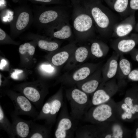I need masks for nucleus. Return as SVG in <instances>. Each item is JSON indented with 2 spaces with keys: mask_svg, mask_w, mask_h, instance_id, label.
<instances>
[{
  "mask_svg": "<svg viewBox=\"0 0 138 138\" xmlns=\"http://www.w3.org/2000/svg\"><path fill=\"white\" fill-rule=\"evenodd\" d=\"M85 4V7L90 14L96 29L102 37L112 36L114 27L118 19L113 12L97 0H91Z\"/></svg>",
  "mask_w": 138,
  "mask_h": 138,
  "instance_id": "1",
  "label": "nucleus"
},
{
  "mask_svg": "<svg viewBox=\"0 0 138 138\" xmlns=\"http://www.w3.org/2000/svg\"><path fill=\"white\" fill-rule=\"evenodd\" d=\"M32 11L33 24L38 29L44 30L69 18L68 11L61 7L38 6Z\"/></svg>",
  "mask_w": 138,
  "mask_h": 138,
  "instance_id": "2",
  "label": "nucleus"
},
{
  "mask_svg": "<svg viewBox=\"0 0 138 138\" xmlns=\"http://www.w3.org/2000/svg\"><path fill=\"white\" fill-rule=\"evenodd\" d=\"M73 32L79 38L93 36L96 29L93 19L85 7L75 6L72 15Z\"/></svg>",
  "mask_w": 138,
  "mask_h": 138,
  "instance_id": "3",
  "label": "nucleus"
},
{
  "mask_svg": "<svg viewBox=\"0 0 138 138\" xmlns=\"http://www.w3.org/2000/svg\"><path fill=\"white\" fill-rule=\"evenodd\" d=\"M33 11L29 7L21 6L17 8L10 24L11 34L16 36L23 32L33 23Z\"/></svg>",
  "mask_w": 138,
  "mask_h": 138,
  "instance_id": "4",
  "label": "nucleus"
},
{
  "mask_svg": "<svg viewBox=\"0 0 138 138\" xmlns=\"http://www.w3.org/2000/svg\"><path fill=\"white\" fill-rule=\"evenodd\" d=\"M62 99L57 96L50 98L43 105L35 120H44L46 124L52 125L55 122L56 115L62 107Z\"/></svg>",
  "mask_w": 138,
  "mask_h": 138,
  "instance_id": "5",
  "label": "nucleus"
},
{
  "mask_svg": "<svg viewBox=\"0 0 138 138\" xmlns=\"http://www.w3.org/2000/svg\"><path fill=\"white\" fill-rule=\"evenodd\" d=\"M101 88L94 93L91 102L95 106L108 102L111 97L115 94L118 89V86L114 77L104 83H102Z\"/></svg>",
  "mask_w": 138,
  "mask_h": 138,
  "instance_id": "6",
  "label": "nucleus"
},
{
  "mask_svg": "<svg viewBox=\"0 0 138 138\" xmlns=\"http://www.w3.org/2000/svg\"><path fill=\"white\" fill-rule=\"evenodd\" d=\"M67 98L71 105L72 113L74 117H81L84 114L88 101L87 94L79 89H74L72 91L70 97Z\"/></svg>",
  "mask_w": 138,
  "mask_h": 138,
  "instance_id": "7",
  "label": "nucleus"
},
{
  "mask_svg": "<svg viewBox=\"0 0 138 138\" xmlns=\"http://www.w3.org/2000/svg\"><path fill=\"white\" fill-rule=\"evenodd\" d=\"M15 107L14 114L25 115L36 118L38 114L31 102L24 95L9 96Z\"/></svg>",
  "mask_w": 138,
  "mask_h": 138,
  "instance_id": "8",
  "label": "nucleus"
},
{
  "mask_svg": "<svg viewBox=\"0 0 138 138\" xmlns=\"http://www.w3.org/2000/svg\"><path fill=\"white\" fill-rule=\"evenodd\" d=\"M138 43V34H133L117 38L111 44V47L114 51L120 54L129 53Z\"/></svg>",
  "mask_w": 138,
  "mask_h": 138,
  "instance_id": "9",
  "label": "nucleus"
},
{
  "mask_svg": "<svg viewBox=\"0 0 138 138\" xmlns=\"http://www.w3.org/2000/svg\"><path fill=\"white\" fill-rule=\"evenodd\" d=\"M45 32L54 37L61 39L69 38L72 34V28L70 24L69 18L44 30Z\"/></svg>",
  "mask_w": 138,
  "mask_h": 138,
  "instance_id": "10",
  "label": "nucleus"
},
{
  "mask_svg": "<svg viewBox=\"0 0 138 138\" xmlns=\"http://www.w3.org/2000/svg\"><path fill=\"white\" fill-rule=\"evenodd\" d=\"M134 13H132L114 26L112 37L118 38L125 37L130 33L135 26Z\"/></svg>",
  "mask_w": 138,
  "mask_h": 138,
  "instance_id": "11",
  "label": "nucleus"
},
{
  "mask_svg": "<svg viewBox=\"0 0 138 138\" xmlns=\"http://www.w3.org/2000/svg\"><path fill=\"white\" fill-rule=\"evenodd\" d=\"M120 55L119 54L114 51L107 60L102 69V83L106 82L116 76Z\"/></svg>",
  "mask_w": 138,
  "mask_h": 138,
  "instance_id": "12",
  "label": "nucleus"
},
{
  "mask_svg": "<svg viewBox=\"0 0 138 138\" xmlns=\"http://www.w3.org/2000/svg\"><path fill=\"white\" fill-rule=\"evenodd\" d=\"M90 113L92 119L97 122L107 120L112 116L113 110L111 106L106 103L96 106Z\"/></svg>",
  "mask_w": 138,
  "mask_h": 138,
  "instance_id": "13",
  "label": "nucleus"
},
{
  "mask_svg": "<svg viewBox=\"0 0 138 138\" xmlns=\"http://www.w3.org/2000/svg\"><path fill=\"white\" fill-rule=\"evenodd\" d=\"M12 117L13 137L15 135L22 138L29 137L32 122L23 120L14 114Z\"/></svg>",
  "mask_w": 138,
  "mask_h": 138,
  "instance_id": "14",
  "label": "nucleus"
},
{
  "mask_svg": "<svg viewBox=\"0 0 138 138\" xmlns=\"http://www.w3.org/2000/svg\"><path fill=\"white\" fill-rule=\"evenodd\" d=\"M73 124L72 120L69 117H64L60 119L54 133L56 138H65L68 136L72 131Z\"/></svg>",
  "mask_w": 138,
  "mask_h": 138,
  "instance_id": "15",
  "label": "nucleus"
},
{
  "mask_svg": "<svg viewBox=\"0 0 138 138\" xmlns=\"http://www.w3.org/2000/svg\"><path fill=\"white\" fill-rule=\"evenodd\" d=\"M118 68L116 77L120 82L127 78L132 70V64L130 61L124 56L120 54Z\"/></svg>",
  "mask_w": 138,
  "mask_h": 138,
  "instance_id": "16",
  "label": "nucleus"
},
{
  "mask_svg": "<svg viewBox=\"0 0 138 138\" xmlns=\"http://www.w3.org/2000/svg\"><path fill=\"white\" fill-rule=\"evenodd\" d=\"M24 96L36 106H40L44 98L38 89L33 87H26L23 90Z\"/></svg>",
  "mask_w": 138,
  "mask_h": 138,
  "instance_id": "17",
  "label": "nucleus"
},
{
  "mask_svg": "<svg viewBox=\"0 0 138 138\" xmlns=\"http://www.w3.org/2000/svg\"><path fill=\"white\" fill-rule=\"evenodd\" d=\"M113 10L123 16L128 14L129 0H104Z\"/></svg>",
  "mask_w": 138,
  "mask_h": 138,
  "instance_id": "18",
  "label": "nucleus"
},
{
  "mask_svg": "<svg viewBox=\"0 0 138 138\" xmlns=\"http://www.w3.org/2000/svg\"><path fill=\"white\" fill-rule=\"evenodd\" d=\"M109 50L108 45L102 42H93L91 46L90 51L91 53L98 58L106 56L108 53Z\"/></svg>",
  "mask_w": 138,
  "mask_h": 138,
  "instance_id": "19",
  "label": "nucleus"
},
{
  "mask_svg": "<svg viewBox=\"0 0 138 138\" xmlns=\"http://www.w3.org/2000/svg\"><path fill=\"white\" fill-rule=\"evenodd\" d=\"M0 127L11 137H13L12 124L5 116L2 107L0 105Z\"/></svg>",
  "mask_w": 138,
  "mask_h": 138,
  "instance_id": "20",
  "label": "nucleus"
},
{
  "mask_svg": "<svg viewBox=\"0 0 138 138\" xmlns=\"http://www.w3.org/2000/svg\"><path fill=\"white\" fill-rule=\"evenodd\" d=\"M31 123V130L28 137L30 138H42L48 136V131L44 127L38 126V125Z\"/></svg>",
  "mask_w": 138,
  "mask_h": 138,
  "instance_id": "21",
  "label": "nucleus"
},
{
  "mask_svg": "<svg viewBox=\"0 0 138 138\" xmlns=\"http://www.w3.org/2000/svg\"><path fill=\"white\" fill-rule=\"evenodd\" d=\"M100 82L97 79H93L84 83L81 87L82 91L87 94L94 93L98 87Z\"/></svg>",
  "mask_w": 138,
  "mask_h": 138,
  "instance_id": "22",
  "label": "nucleus"
},
{
  "mask_svg": "<svg viewBox=\"0 0 138 138\" xmlns=\"http://www.w3.org/2000/svg\"><path fill=\"white\" fill-rule=\"evenodd\" d=\"M37 44L40 48L49 51L55 50L59 47V44L56 42L49 41L42 39L39 40Z\"/></svg>",
  "mask_w": 138,
  "mask_h": 138,
  "instance_id": "23",
  "label": "nucleus"
},
{
  "mask_svg": "<svg viewBox=\"0 0 138 138\" xmlns=\"http://www.w3.org/2000/svg\"><path fill=\"white\" fill-rule=\"evenodd\" d=\"M124 132L122 127L120 124L116 123L111 128V132L105 136L106 138H122L123 137Z\"/></svg>",
  "mask_w": 138,
  "mask_h": 138,
  "instance_id": "24",
  "label": "nucleus"
},
{
  "mask_svg": "<svg viewBox=\"0 0 138 138\" xmlns=\"http://www.w3.org/2000/svg\"><path fill=\"white\" fill-rule=\"evenodd\" d=\"M68 57L69 54L67 52L62 51L54 55L52 58V62L55 65H61L67 61Z\"/></svg>",
  "mask_w": 138,
  "mask_h": 138,
  "instance_id": "25",
  "label": "nucleus"
},
{
  "mask_svg": "<svg viewBox=\"0 0 138 138\" xmlns=\"http://www.w3.org/2000/svg\"><path fill=\"white\" fill-rule=\"evenodd\" d=\"M91 70L88 67H83L76 72L73 75V79L76 81L83 80L90 74Z\"/></svg>",
  "mask_w": 138,
  "mask_h": 138,
  "instance_id": "26",
  "label": "nucleus"
},
{
  "mask_svg": "<svg viewBox=\"0 0 138 138\" xmlns=\"http://www.w3.org/2000/svg\"><path fill=\"white\" fill-rule=\"evenodd\" d=\"M88 52L87 49L81 47L77 48L75 52V57L76 61L79 62L84 61L87 57Z\"/></svg>",
  "mask_w": 138,
  "mask_h": 138,
  "instance_id": "27",
  "label": "nucleus"
},
{
  "mask_svg": "<svg viewBox=\"0 0 138 138\" xmlns=\"http://www.w3.org/2000/svg\"><path fill=\"white\" fill-rule=\"evenodd\" d=\"M19 52L21 54H24L27 52L29 55H32L34 54L35 48L30 43L26 42L19 46Z\"/></svg>",
  "mask_w": 138,
  "mask_h": 138,
  "instance_id": "28",
  "label": "nucleus"
},
{
  "mask_svg": "<svg viewBox=\"0 0 138 138\" xmlns=\"http://www.w3.org/2000/svg\"><path fill=\"white\" fill-rule=\"evenodd\" d=\"M127 78L131 81H138V68L132 70Z\"/></svg>",
  "mask_w": 138,
  "mask_h": 138,
  "instance_id": "29",
  "label": "nucleus"
},
{
  "mask_svg": "<svg viewBox=\"0 0 138 138\" xmlns=\"http://www.w3.org/2000/svg\"><path fill=\"white\" fill-rule=\"evenodd\" d=\"M121 115V117L123 120L126 119L128 120H133L135 119L130 109L128 107Z\"/></svg>",
  "mask_w": 138,
  "mask_h": 138,
  "instance_id": "30",
  "label": "nucleus"
},
{
  "mask_svg": "<svg viewBox=\"0 0 138 138\" xmlns=\"http://www.w3.org/2000/svg\"><path fill=\"white\" fill-rule=\"evenodd\" d=\"M138 10V0H129L128 13L131 10Z\"/></svg>",
  "mask_w": 138,
  "mask_h": 138,
  "instance_id": "31",
  "label": "nucleus"
},
{
  "mask_svg": "<svg viewBox=\"0 0 138 138\" xmlns=\"http://www.w3.org/2000/svg\"><path fill=\"white\" fill-rule=\"evenodd\" d=\"M32 2L40 4L59 3L57 0H28Z\"/></svg>",
  "mask_w": 138,
  "mask_h": 138,
  "instance_id": "32",
  "label": "nucleus"
},
{
  "mask_svg": "<svg viewBox=\"0 0 138 138\" xmlns=\"http://www.w3.org/2000/svg\"><path fill=\"white\" fill-rule=\"evenodd\" d=\"M41 68L42 70L49 73L52 72L54 70V68L50 65L42 64Z\"/></svg>",
  "mask_w": 138,
  "mask_h": 138,
  "instance_id": "33",
  "label": "nucleus"
},
{
  "mask_svg": "<svg viewBox=\"0 0 138 138\" xmlns=\"http://www.w3.org/2000/svg\"><path fill=\"white\" fill-rule=\"evenodd\" d=\"M129 53L132 59L138 62V49L134 48Z\"/></svg>",
  "mask_w": 138,
  "mask_h": 138,
  "instance_id": "34",
  "label": "nucleus"
},
{
  "mask_svg": "<svg viewBox=\"0 0 138 138\" xmlns=\"http://www.w3.org/2000/svg\"><path fill=\"white\" fill-rule=\"evenodd\" d=\"M23 72L22 70L16 69L15 71L11 75V77L15 79H17L18 78V75Z\"/></svg>",
  "mask_w": 138,
  "mask_h": 138,
  "instance_id": "35",
  "label": "nucleus"
},
{
  "mask_svg": "<svg viewBox=\"0 0 138 138\" xmlns=\"http://www.w3.org/2000/svg\"><path fill=\"white\" fill-rule=\"evenodd\" d=\"M137 119L133 132V137L136 138H138V118Z\"/></svg>",
  "mask_w": 138,
  "mask_h": 138,
  "instance_id": "36",
  "label": "nucleus"
},
{
  "mask_svg": "<svg viewBox=\"0 0 138 138\" xmlns=\"http://www.w3.org/2000/svg\"><path fill=\"white\" fill-rule=\"evenodd\" d=\"M7 64L6 61L4 59H2L0 62V69L1 70Z\"/></svg>",
  "mask_w": 138,
  "mask_h": 138,
  "instance_id": "37",
  "label": "nucleus"
},
{
  "mask_svg": "<svg viewBox=\"0 0 138 138\" xmlns=\"http://www.w3.org/2000/svg\"><path fill=\"white\" fill-rule=\"evenodd\" d=\"M128 107L127 105L124 102L123 103L121 106V108L124 111Z\"/></svg>",
  "mask_w": 138,
  "mask_h": 138,
  "instance_id": "38",
  "label": "nucleus"
},
{
  "mask_svg": "<svg viewBox=\"0 0 138 138\" xmlns=\"http://www.w3.org/2000/svg\"><path fill=\"white\" fill-rule=\"evenodd\" d=\"M2 80H1V75L0 74V86H1V85L2 84Z\"/></svg>",
  "mask_w": 138,
  "mask_h": 138,
  "instance_id": "39",
  "label": "nucleus"
}]
</instances>
